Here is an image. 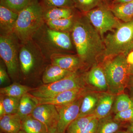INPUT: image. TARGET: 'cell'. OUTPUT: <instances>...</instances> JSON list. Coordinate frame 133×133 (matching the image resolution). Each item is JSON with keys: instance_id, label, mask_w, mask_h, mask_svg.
Returning a JSON list of instances; mask_svg holds the SVG:
<instances>
[{"instance_id": "cell-37", "label": "cell", "mask_w": 133, "mask_h": 133, "mask_svg": "<svg viewBox=\"0 0 133 133\" xmlns=\"http://www.w3.org/2000/svg\"><path fill=\"white\" fill-rule=\"evenodd\" d=\"M5 115H6V114L5 108L3 104L2 100L0 99V118Z\"/></svg>"}, {"instance_id": "cell-4", "label": "cell", "mask_w": 133, "mask_h": 133, "mask_svg": "<svg viewBox=\"0 0 133 133\" xmlns=\"http://www.w3.org/2000/svg\"><path fill=\"white\" fill-rule=\"evenodd\" d=\"M103 67L109 92L114 95L123 93L128 86L130 74L126 56L120 54L105 59Z\"/></svg>"}, {"instance_id": "cell-30", "label": "cell", "mask_w": 133, "mask_h": 133, "mask_svg": "<svg viewBox=\"0 0 133 133\" xmlns=\"http://www.w3.org/2000/svg\"><path fill=\"white\" fill-rule=\"evenodd\" d=\"M33 0H1V3L13 11L19 13Z\"/></svg>"}, {"instance_id": "cell-38", "label": "cell", "mask_w": 133, "mask_h": 133, "mask_svg": "<svg viewBox=\"0 0 133 133\" xmlns=\"http://www.w3.org/2000/svg\"><path fill=\"white\" fill-rule=\"evenodd\" d=\"M128 86L133 87V75H130L129 79Z\"/></svg>"}, {"instance_id": "cell-39", "label": "cell", "mask_w": 133, "mask_h": 133, "mask_svg": "<svg viewBox=\"0 0 133 133\" xmlns=\"http://www.w3.org/2000/svg\"><path fill=\"white\" fill-rule=\"evenodd\" d=\"M127 131H128L129 133H133V122L130 123Z\"/></svg>"}, {"instance_id": "cell-36", "label": "cell", "mask_w": 133, "mask_h": 133, "mask_svg": "<svg viewBox=\"0 0 133 133\" xmlns=\"http://www.w3.org/2000/svg\"><path fill=\"white\" fill-rule=\"evenodd\" d=\"M127 61L129 65L133 64V50L129 52L126 56Z\"/></svg>"}, {"instance_id": "cell-1", "label": "cell", "mask_w": 133, "mask_h": 133, "mask_svg": "<svg viewBox=\"0 0 133 133\" xmlns=\"http://www.w3.org/2000/svg\"><path fill=\"white\" fill-rule=\"evenodd\" d=\"M76 20L71 30L72 37L78 56L83 63H92L103 56L104 40L84 15Z\"/></svg>"}, {"instance_id": "cell-43", "label": "cell", "mask_w": 133, "mask_h": 133, "mask_svg": "<svg viewBox=\"0 0 133 133\" xmlns=\"http://www.w3.org/2000/svg\"><path fill=\"white\" fill-rule=\"evenodd\" d=\"M103 1L105 3L109 5H110L111 2L112 1V0H103Z\"/></svg>"}, {"instance_id": "cell-35", "label": "cell", "mask_w": 133, "mask_h": 133, "mask_svg": "<svg viewBox=\"0 0 133 133\" xmlns=\"http://www.w3.org/2000/svg\"><path fill=\"white\" fill-rule=\"evenodd\" d=\"M133 0H112L110 5H118V4H124L131 2Z\"/></svg>"}, {"instance_id": "cell-3", "label": "cell", "mask_w": 133, "mask_h": 133, "mask_svg": "<svg viewBox=\"0 0 133 133\" xmlns=\"http://www.w3.org/2000/svg\"><path fill=\"white\" fill-rule=\"evenodd\" d=\"M104 42L105 59L120 54L127 56L133 50V20L121 23L104 37Z\"/></svg>"}, {"instance_id": "cell-7", "label": "cell", "mask_w": 133, "mask_h": 133, "mask_svg": "<svg viewBox=\"0 0 133 133\" xmlns=\"http://www.w3.org/2000/svg\"><path fill=\"white\" fill-rule=\"evenodd\" d=\"M85 85L84 78L76 71L57 82L33 88L29 93L36 98H46L65 91L85 88Z\"/></svg>"}, {"instance_id": "cell-40", "label": "cell", "mask_w": 133, "mask_h": 133, "mask_svg": "<svg viewBox=\"0 0 133 133\" xmlns=\"http://www.w3.org/2000/svg\"><path fill=\"white\" fill-rule=\"evenodd\" d=\"M128 70L130 75H133V64L129 65Z\"/></svg>"}, {"instance_id": "cell-24", "label": "cell", "mask_w": 133, "mask_h": 133, "mask_svg": "<svg viewBox=\"0 0 133 133\" xmlns=\"http://www.w3.org/2000/svg\"><path fill=\"white\" fill-rule=\"evenodd\" d=\"M121 122L115 119L109 115L99 119L97 133H115L119 131Z\"/></svg>"}, {"instance_id": "cell-32", "label": "cell", "mask_w": 133, "mask_h": 133, "mask_svg": "<svg viewBox=\"0 0 133 133\" xmlns=\"http://www.w3.org/2000/svg\"><path fill=\"white\" fill-rule=\"evenodd\" d=\"M114 118L120 122H133V108L117 113L115 115Z\"/></svg>"}, {"instance_id": "cell-25", "label": "cell", "mask_w": 133, "mask_h": 133, "mask_svg": "<svg viewBox=\"0 0 133 133\" xmlns=\"http://www.w3.org/2000/svg\"><path fill=\"white\" fill-rule=\"evenodd\" d=\"M133 108V101L130 96L123 93L118 94L115 99L112 110L115 114Z\"/></svg>"}, {"instance_id": "cell-47", "label": "cell", "mask_w": 133, "mask_h": 133, "mask_svg": "<svg viewBox=\"0 0 133 133\" xmlns=\"http://www.w3.org/2000/svg\"><path fill=\"white\" fill-rule=\"evenodd\" d=\"M1 133H2L1 132Z\"/></svg>"}, {"instance_id": "cell-17", "label": "cell", "mask_w": 133, "mask_h": 133, "mask_svg": "<svg viewBox=\"0 0 133 133\" xmlns=\"http://www.w3.org/2000/svg\"><path fill=\"white\" fill-rule=\"evenodd\" d=\"M73 72L51 64L45 68L42 77V81L44 84L55 83L64 78Z\"/></svg>"}, {"instance_id": "cell-11", "label": "cell", "mask_w": 133, "mask_h": 133, "mask_svg": "<svg viewBox=\"0 0 133 133\" xmlns=\"http://www.w3.org/2000/svg\"><path fill=\"white\" fill-rule=\"evenodd\" d=\"M31 115L44 124L49 132L53 129L57 128L59 115L55 105L49 104L38 105Z\"/></svg>"}, {"instance_id": "cell-13", "label": "cell", "mask_w": 133, "mask_h": 133, "mask_svg": "<svg viewBox=\"0 0 133 133\" xmlns=\"http://www.w3.org/2000/svg\"><path fill=\"white\" fill-rule=\"evenodd\" d=\"M51 64L72 72L77 71L83 63L78 56L55 54L50 56Z\"/></svg>"}, {"instance_id": "cell-10", "label": "cell", "mask_w": 133, "mask_h": 133, "mask_svg": "<svg viewBox=\"0 0 133 133\" xmlns=\"http://www.w3.org/2000/svg\"><path fill=\"white\" fill-rule=\"evenodd\" d=\"M83 96L68 104L55 106L59 115L57 129L59 133H65L69 125L78 117Z\"/></svg>"}, {"instance_id": "cell-41", "label": "cell", "mask_w": 133, "mask_h": 133, "mask_svg": "<svg viewBox=\"0 0 133 133\" xmlns=\"http://www.w3.org/2000/svg\"><path fill=\"white\" fill-rule=\"evenodd\" d=\"M129 91H130V97L133 101V87H129Z\"/></svg>"}, {"instance_id": "cell-26", "label": "cell", "mask_w": 133, "mask_h": 133, "mask_svg": "<svg viewBox=\"0 0 133 133\" xmlns=\"http://www.w3.org/2000/svg\"><path fill=\"white\" fill-rule=\"evenodd\" d=\"M75 19L74 16L70 18L51 20L46 22V24L50 28L56 31L67 32L72 30Z\"/></svg>"}, {"instance_id": "cell-6", "label": "cell", "mask_w": 133, "mask_h": 133, "mask_svg": "<svg viewBox=\"0 0 133 133\" xmlns=\"http://www.w3.org/2000/svg\"><path fill=\"white\" fill-rule=\"evenodd\" d=\"M44 26H42L33 37H35L39 48L49 54L50 56L62 54L63 51L72 49V43L69 33L54 30L47 25Z\"/></svg>"}, {"instance_id": "cell-27", "label": "cell", "mask_w": 133, "mask_h": 133, "mask_svg": "<svg viewBox=\"0 0 133 133\" xmlns=\"http://www.w3.org/2000/svg\"><path fill=\"white\" fill-rule=\"evenodd\" d=\"M93 114L77 118L66 128L65 133H83L89 122L93 118Z\"/></svg>"}, {"instance_id": "cell-28", "label": "cell", "mask_w": 133, "mask_h": 133, "mask_svg": "<svg viewBox=\"0 0 133 133\" xmlns=\"http://www.w3.org/2000/svg\"><path fill=\"white\" fill-rule=\"evenodd\" d=\"M74 8L83 13L90 11L104 3L103 0H73Z\"/></svg>"}, {"instance_id": "cell-14", "label": "cell", "mask_w": 133, "mask_h": 133, "mask_svg": "<svg viewBox=\"0 0 133 133\" xmlns=\"http://www.w3.org/2000/svg\"><path fill=\"white\" fill-rule=\"evenodd\" d=\"M84 79L85 82L97 90L102 91L108 90L106 76L102 66L98 65L93 66Z\"/></svg>"}, {"instance_id": "cell-22", "label": "cell", "mask_w": 133, "mask_h": 133, "mask_svg": "<svg viewBox=\"0 0 133 133\" xmlns=\"http://www.w3.org/2000/svg\"><path fill=\"white\" fill-rule=\"evenodd\" d=\"M33 88L28 86L15 82L0 89L1 95L3 96L21 98L24 94L29 92Z\"/></svg>"}, {"instance_id": "cell-18", "label": "cell", "mask_w": 133, "mask_h": 133, "mask_svg": "<svg viewBox=\"0 0 133 133\" xmlns=\"http://www.w3.org/2000/svg\"><path fill=\"white\" fill-rule=\"evenodd\" d=\"M22 124V119L17 114H6L0 118V128L4 133H19Z\"/></svg>"}, {"instance_id": "cell-16", "label": "cell", "mask_w": 133, "mask_h": 133, "mask_svg": "<svg viewBox=\"0 0 133 133\" xmlns=\"http://www.w3.org/2000/svg\"><path fill=\"white\" fill-rule=\"evenodd\" d=\"M115 98V95L110 92L99 94L97 104L93 114L95 118L99 119L110 115Z\"/></svg>"}, {"instance_id": "cell-21", "label": "cell", "mask_w": 133, "mask_h": 133, "mask_svg": "<svg viewBox=\"0 0 133 133\" xmlns=\"http://www.w3.org/2000/svg\"><path fill=\"white\" fill-rule=\"evenodd\" d=\"M75 8L52 7L43 8V17L46 21L70 18L74 16Z\"/></svg>"}, {"instance_id": "cell-12", "label": "cell", "mask_w": 133, "mask_h": 133, "mask_svg": "<svg viewBox=\"0 0 133 133\" xmlns=\"http://www.w3.org/2000/svg\"><path fill=\"white\" fill-rule=\"evenodd\" d=\"M87 92L85 88H77L65 91L51 97L37 98L38 105L49 104L55 106L64 105L74 102Z\"/></svg>"}, {"instance_id": "cell-8", "label": "cell", "mask_w": 133, "mask_h": 133, "mask_svg": "<svg viewBox=\"0 0 133 133\" xmlns=\"http://www.w3.org/2000/svg\"><path fill=\"white\" fill-rule=\"evenodd\" d=\"M17 37L14 33L2 34L0 37V56L11 78L17 80L20 77L19 51Z\"/></svg>"}, {"instance_id": "cell-20", "label": "cell", "mask_w": 133, "mask_h": 133, "mask_svg": "<svg viewBox=\"0 0 133 133\" xmlns=\"http://www.w3.org/2000/svg\"><path fill=\"white\" fill-rule=\"evenodd\" d=\"M38 105L37 99L29 92L23 95L20 99L17 114L22 120L31 115Z\"/></svg>"}, {"instance_id": "cell-29", "label": "cell", "mask_w": 133, "mask_h": 133, "mask_svg": "<svg viewBox=\"0 0 133 133\" xmlns=\"http://www.w3.org/2000/svg\"><path fill=\"white\" fill-rule=\"evenodd\" d=\"M0 99L2 100L6 114L17 113L21 98L12 97L1 95Z\"/></svg>"}, {"instance_id": "cell-33", "label": "cell", "mask_w": 133, "mask_h": 133, "mask_svg": "<svg viewBox=\"0 0 133 133\" xmlns=\"http://www.w3.org/2000/svg\"><path fill=\"white\" fill-rule=\"evenodd\" d=\"M99 119L94 118L87 126L83 133H97Z\"/></svg>"}, {"instance_id": "cell-34", "label": "cell", "mask_w": 133, "mask_h": 133, "mask_svg": "<svg viewBox=\"0 0 133 133\" xmlns=\"http://www.w3.org/2000/svg\"><path fill=\"white\" fill-rule=\"evenodd\" d=\"M8 72L6 71L5 69L2 65L1 64L0 66V84L1 85L6 84L9 82V78Z\"/></svg>"}, {"instance_id": "cell-45", "label": "cell", "mask_w": 133, "mask_h": 133, "mask_svg": "<svg viewBox=\"0 0 133 133\" xmlns=\"http://www.w3.org/2000/svg\"><path fill=\"white\" fill-rule=\"evenodd\" d=\"M19 133H26V132H24V131H22V130H21V131L19 132Z\"/></svg>"}, {"instance_id": "cell-23", "label": "cell", "mask_w": 133, "mask_h": 133, "mask_svg": "<svg viewBox=\"0 0 133 133\" xmlns=\"http://www.w3.org/2000/svg\"><path fill=\"white\" fill-rule=\"evenodd\" d=\"M21 130L26 133H49L46 126L31 115L22 120Z\"/></svg>"}, {"instance_id": "cell-44", "label": "cell", "mask_w": 133, "mask_h": 133, "mask_svg": "<svg viewBox=\"0 0 133 133\" xmlns=\"http://www.w3.org/2000/svg\"><path fill=\"white\" fill-rule=\"evenodd\" d=\"M115 133H129L128 131H118Z\"/></svg>"}, {"instance_id": "cell-5", "label": "cell", "mask_w": 133, "mask_h": 133, "mask_svg": "<svg viewBox=\"0 0 133 133\" xmlns=\"http://www.w3.org/2000/svg\"><path fill=\"white\" fill-rule=\"evenodd\" d=\"M23 43L19 50L20 72L25 81H34L43 70V54L37 44H34L31 40Z\"/></svg>"}, {"instance_id": "cell-15", "label": "cell", "mask_w": 133, "mask_h": 133, "mask_svg": "<svg viewBox=\"0 0 133 133\" xmlns=\"http://www.w3.org/2000/svg\"><path fill=\"white\" fill-rule=\"evenodd\" d=\"M19 13L10 9L1 3L0 27L2 34L13 33Z\"/></svg>"}, {"instance_id": "cell-19", "label": "cell", "mask_w": 133, "mask_h": 133, "mask_svg": "<svg viewBox=\"0 0 133 133\" xmlns=\"http://www.w3.org/2000/svg\"><path fill=\"white\" fill-rule=\"evenodd\" d=\"M99 94L86 93L83 97L78 118L93 114L97 104Z\"/></svg>"}, {"instance_id": "cell-42", "label": "cell", "mask_w": 133, "mask_h": 133, "mask_svg": "<svg viewBox=\"0 0 133 133\" xmlns=\"http://www.w3.org/2000/svg\"><path fill=\"white\" fill-rule=\"evenodd\" d=\"M49 133H60L58 130L57 128H54L49 131Z\"/></svg>"}, {"instance_id": "cell-9", "label": "cell", "mask_w": 133, "mask_h": 133, "mask_svg": "<svg viewBox=\"0 0 133 133\" xmlns=\"http://www.w3.org/2000/svg\"><path fill=\"white\" fill-rule=\"evenodd\" d=\"M83 14L99 33L103 40L105 33L113 31L121 23L112 12L109 5L105 3Z\"/></svg>"}, {"instance_id": "cell-46", "label": "cell", "mask_w": 133, "mask_h": 133, "mask_svg": "<svg viewBox=\"0 0 133 133\" xmlns=\"http://www.w3.org/2000/svg\"><path fill=\"white\" fill-rule=\"evenodd\" d=\"M132 2V3H133V0L132 1H131Z\"/></svg>"}, {"instance_id": "cell-2", "label": "cell", "mask_w": 133, "mask_h": 133, "mask_svg": "<svg viewBox=\"0 0 133 133\" xmlns=\"http://www.w3.org/2000/svg\"><path fill=\"white\" fill-rule=\"evenodd\" d=\"M43 8L38 0H33L19 13L13 33L24 43L31 40L43 23Z\"/></svg>"}, {"instance_id": "cell-31", "label": "cell", "mask_w": 133, "mask_h": 133, "mask_svg": "<svg viewBox=\"0 0 133 133\" xmlns=\"http://www.w3.org/2000/svg\"><path fill=\"white\" fill-rule=\"evenodd\" d=\"M43 8L52 7L74 8L73 0H42Z\"/></svg>"}, {"instance_id": "cell-48", "label": "cell", "mask_w": 133, "mask_h": 133, "mask_svg": "<svg viewBox=\"0 0 133 133\" xmlns=\"http://www.w3.org/2000/svg\"></svg>"}]
</instances>
